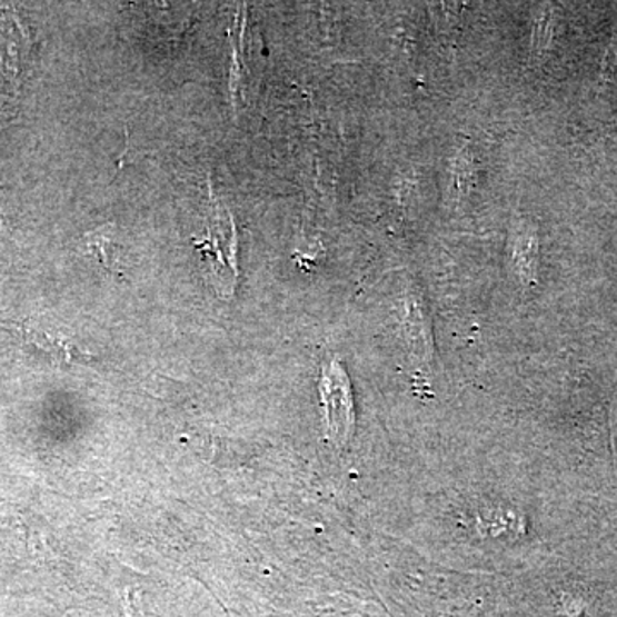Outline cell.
I'll return each instance as SVG.
<instances>
[{
	"label": "cell",
	"mask_w": 617,
	"mask_h": 617,
	"mask_svg": "<svg viewBox=\"0 0 617 617\" xmlns=\"http://www.w3.org/2000/svg\"><path fill=\"white\" fill-rule=\"evenodd\" d=\"M322 401L326 405L328 436L338 446H344L352 435V398L345 370L331 364L322 378Z\"/></svg>",
	"instance_id": "obj_1"
}]
</instances>
